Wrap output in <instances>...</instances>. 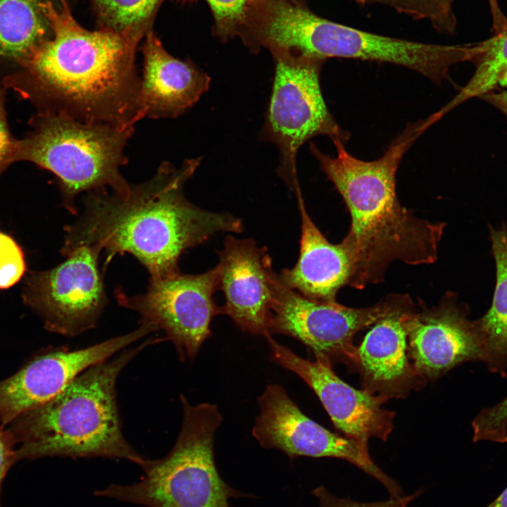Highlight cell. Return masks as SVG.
Here are the masks:
<instances>
[{"mask_svg":"<svg viewBox=\"0 0 507 507\" xmlns=\"http://www.w3.org/2000/svg\"><path fill=\"white\" fill-rule=\"evenodd\" d=\"M46 2L51 36L1 84L39 112L84 123L134 129L146 116L135 58L143 36L106 28L88 30L65 0Z\"/></svg>","mask_w":507,"mask_h":507,"instance_id":"cell-1","label":"cell"},{"mask_svg":"<svg viewBox=\"0 0 507 507\" xmlns=\"http://www.w3.org/2000/svg\"><path fill=\"white\" fill-rule=\"evenodd\" d=\"M199 161L185 160L180 168L163 161L151 178L126 194L87 193L82 214L65 227L62 256L93 246L104 251L106 268L115 255L130 254L148 270L149 280H157L180 271L187 249L220 232H243L240 218L201 208L184 196V186Z\"/></svg>","mask_w":507,"mask_h":507,"instance_id":"cell-2","label":"cell"},{"mask_svg":"<svg viewBox=\"0 0 507 507\" xmlns=\"http://www.w3.org/2000/svg\"><path fill=\"white\" fill-rule=\"evenodd\" d=\"M425 131L423 121L407 125L384 154L376 160L358 159L333 142L334 156L310 150L321 169L342 196L351 217L349 230L342 239L352 262L349 285L362 289L384 281L394 261L408 265L431 264L446 224L415 216L399 202L396 174L400 162L414 142Z\"/></svg>","mask_w":507,"mask_h":507,"instance_id":"cell-3","label":"cell"},{"mask_svg":"<svg viewBox=\"0 0 507 507\" xmlns=\"http://www.w3.org/2000/svg\"><path fill=\"white\" fill-rule=\"evenodd\" d=\"M165 341L153 337L115 357L95 364L73 379L56 396L11 423L18 461L42 457L126 460L143 468L149 459L139 453L122 432L116 382L127 365L149 346Z\"/></svg>","mask_w":507,"mask_h":507,"instance_id":"cell-4","label":"cell"},{"mask_svg":"<svg viewBox=\"0 0 507 507\" xmlns=\"http://www.w3.org/2000/svg\"><path fill=\"white\" fill-rule=\"evenodd\" d=\"M261 37L273 52L325 61L353 58L401 65L436 84L449 78L456 63L471 61L472 44H426L380 35L322 18L301 0H272L261 20Z\"/></svg>","mask_w":507,"mask_h":507,"instance_id":"cell-5","label":"cell"},{"mask_svg":"<svg viewBox=\"0 0 507 507\" xmlns=\"http://www.w3.org/2000/svg\"><path fill=\"white\" fill-rule=\"evenodd\" d=\"M31 130L18 139L16 161H28L53 173L63 204L77 213L75 198L82 192L126 194L130 184L120 168L127 163L124 149L134 129L120 130L106 124L84 123L69 117L37 111Z\"/></svg>","mask_w":507,"mask_h":507,"instance_id":"cell-6","label":"cell"},{"mask_svg":"<svg viewBox=\"0 0 507 507\" xmlns=\"http://www.w3.org/2000/svg\"><path fill=\"white\" fill-rule=\"evenodd\" d=\"M183 420L169 453L149 460L139 481L111 484L96 490V496L146 507H230L229 500L243 496L219 475L214 458V435L222 421L211 403L191 405L181 395Z\"/></svg>","mask_w":507,"mask_h":507,"instance_id":"cell-7","label":"cell"},{"mask_svg":"<svg viewBox=\"0 0 507 507\" xmlns=\"http://www.w3.org/2000/svg\"><path fill=\"white\" fill-rule=\"evenodd\" d=\"M273 56L275 72L263 135L277 146L279 175L292 189L299 184L296 158L303 143L318 135L344 142L348 134L323 99L319 77L324 61L284 53Z\"/></svg>","mask_w":507,"mask_h":507,"instance_id":"cell-8","label":"cell"},{"mask_svg":"<svg viewBox=\"0 0 507 507\" xmlns=\"http://www.w3.org/2000/svg\"><path fill=\"white\" fill-rule=\"evenodd\" d=\"M399 294H389L368 307H347L337 301L306 298L285 286L277 274L268 333L294 338L307 346L315 359L331 366L343 363L351 372L356 361L355 335L385 315Z\"/></svg>","mask_w":507,"mask_h":507,"instance_id":"cell-9","label":"cell"},{"mask_svg":"<svg viewBox=\"0 0 507 507\" xmlns=\"http://www.w3.org/2000/svg\"><path fill=\"white\" fill-rule=\"evenodd\" d=\"M217 266L197 275L180 271L149 280L146 292L129 296L119 287L114 292L119 306L136 311L139 324L151 323L165 334L180 361L193 359L211 334L213 317L223 314L213 298L218 289Z\"/></svg>","mask_w":507,"mask_h":507,"instance_id":"cell-10","label":"cell"},{"mask_svg":"<svg viewBox=\"0 0 507 507\" xmlns=\"http://www.w3.org/2000/svg\"><path fill=\"white\" fill-rule=\"evenodd\" d=\"M100 252L90 246H77L61 263L27 278L23 301L46 330L75 337L96 326L108 303L99 268Z\"/></svg>","mask_w":507,"mask_h":507,"instance_id":"cell-11","label":"cell"},{"mask_svg":"<svg viewBox=\"0 0 507 507\" xmlns=\"http://www.w3.org/2000/svg\"><path fill=\"white\" fill-rule=\"evenodd\" d=\"M260 413L252 434L265 449H278L289 458L306 456L345 460L380 482L391 496L401 487L371 459L368 446L325 428L306 415L280 385L268 384L258 397Z\"/></svg>","mask_w":507,"mask_h":507,"instance_id":"cell-12","label":"cell"},{"mask_svg":"<svg viewBox=\"0 0 507 507\" xmlns=\"http://www.w3.org/2000/svg\"><path fill=\"white\" fill-rule=\"evenodd\" d=\"M149 323L125 334L79 349L61 347L37 356L18 373L0 382V427L47 403L89 367L111 358L155 332Z\"/></svg>","mask_w":507,"mask_h":507,"instance_id":"cell-13","label":"cell"},{"mask_svg":"<svg viewBox=\"0 0 507 507\" xmlns=\"http://www.w3.org/2000/svg\"><path fill=\"white\" fill-rule=\"evenodd\" d=\"M470 308L446 292L436 306L419 300L408 323V356L416 372L436 380L467 362L483 361L482 336Z\"/></svg>","mask_w":507,"mask_h":507,"instance_id":"cell-14","label":"cell"},{"mask_svg":"<svg viewBox=\"0 0 507 507\" xmlns=\"http://www.w3.org/2000/svg\"><path fill=\"white\" fill-rule=\"evenodd\" d=\"M272 360L299 376L315 392L337 429L368 446V440L387 441L394 429V412L382 407L388 400L357 389L341 380L332 366L303 358L265 335Z\"/></svg>","mask_w":507,"mask_h":507,"instance_id":"cell-15","label":"cell"},{"mask_svg":"<svg viewBox=\"0 0 507 507\" xmlns=\"http://www.w3.org/2000/svg\"><path fill=\"white\" fill-rule=\"evenodd\" d=\"M418 304L400 294L394 307L373 324L356 346L351 372L358 373L362 389L387 400L404 399L423 389L427 380L414 369L408 356V323Z\"/></svg>","mask_w":507,"mask_h":507,"instance_id":"cell-16","label":"cell"},{"mask_svg":"<svg viewBox=\"0 0 507 507\" xmlns=\"http://www.w3.org/2000/svg\"><path fill=\"white\" fill-rule=\"evenodd\" d=\"M218 289L225 295L223 314L228 315L243 332L268 333L274 287L277 274L265 246L251 238L228 235L218 251Z\"/></svg>","mask_w":507,"mask_h":507,"instance_id":"cell-17","label":"cell"},{"mask_svg":"<svg viewBox=\"0 0 507 507\" xmlns=\"http://www.w3.org/2000/svg\"><path fill=\"white\" fill-rule=\"evenodd\" d=\"M141 92L146 116L175 118L193 106L210 86L209 76L168 54L150 30L142 47Z\"/></svg>","mask_w":507,"mask_h":507,"instance_id":"cell-18","label":"cell"},{"mask_svg":"<svg viewBox=\"0 0 507 507\" xmlns=\"http://www.w3.org/2000/svg\"><path fill=\"white\" fill-rule=\"evenodd\" d=\"M301 214L299 256L292 268L278 274L289 288L311 300L334 302L341 288L349 285L352 262L341 242L330 243L308 215L300 187L294 191Z\"/></svg>","mask_w":507,"mask_h":507,"instance_id":"cell-19","label":"cell"},{"mask_svg":"<svg viewBox=\"0 0 507 507\" xmlns=\"http://www.w3.org/2000/svg\"><path fill=\"white\" fill-rule=\"evenodd\" d=\"M46 1L0 0V70L4 72L3 78L17 71L51 36L46 14Z\"/></svg>","mask_w":507,"mask_h":507,"instance_id":"cell-20","label":"cell"},{"mask_svg":"<svg viewBox=\"0 0 507 507\" xmlns=\"http://www.w3.org/2000/svg\"><path fill=\"white\" fill-rule=\"evenodd\" d=\"M496 267V283L489 309L475 320L483 342V361L490 373L505 377L507 370V225H488Z\"/></svg>","mask_w":507,"mask_h":507,"instance_id":"cell-21","label":"cell"},{"mask_svg":"<svg viewBox=\"0 0 507 507\" xmlns=\"http://www.w3.org/2000/svg\"><path fill=\"white\" fill-rule=\"evenodd\" d=\"M479 44V54L472 61L475 72L468 83L441 108L444 114L467 100L497 89L500 77L507 70V24L501 32Z\"/></svg>","mask_w":507,"mask_h":507,"instance_id":"cell-22","label":"cell"},{"mask_svg":"<svg viewBox=\"0 0 507 507\" xmlns=\"http://www.w3.org/2000/svg\"><path fill=\"white\" fill-rule=\"evenodd\" d=\"M162 0H93L101 28L146 36Z\"/></svg>","mask_w":507,"mask_h":507,"instance_id":"cell-23","label":"cell"},{"mask_svg":"<svg viewBox=\"0 0 507 507\" xmlns=\"http://www.w3.org/2000/svg\"><path fill=\"white\" fill-rule=\"evenodd\" d=\"M361 4H379L392 8L415 20L428 21L444 35L456 32L457 19L453 11L456 0H353Z\"/></svg>","mask_w":507,"mask_h":507,"instance_id":"cell-24","label":"cell"},{"mask_svg":"<svg viewBox=\"0 0 507 507\" xmlns=\"http://www.w3.org/2000/svg\"><path fill=\"white\" fill-rule=\"evenodd\" d=\"M472 442H507V395L496 405L482 408L472 422Z\"/></svg>","mask_w":507,"mask_h":507,"instance_id":"cell-25","label":"cell"},{"mask_svg":"<svg viewBox=\"0 0 507 507\" xmlns=\"http://www.w3.org/2000/svg\"><path fill=\"white\" fill-rule=\"evenodd\" d=\"M253 0H207L215 20V31L223 39L236 35L245 9Z\"/></svg>","mask_w":507,"mask_h":507,"instance_id":"cell-26","label":"cell"},{"mask_svg":"<svg viewBox=\"0 0 507 507\" xmlns=\"http://www.w3.org/2000/svg\"><path fill=\"white\" fill-rule=\"evenodd\" d=\"M26 270L24 254L16 242L0 232V289L16 284Z\"/></svg>","mask_w":507,"mask_h":507,"instance_id":"cell-27","label":"cell"},{"mask_svg":"<svg viewBox=\"0 0 507 507\" xmlns=\"http://www.w3.org/2000/svg\"><path fill=\"white\" fill-rule=\"evenodd\" d=\"M422 490L406 496H391L384 501L363 503L353 501L348 498H339L330 493L324 486L320 485L312 492L317 498L320 507H407L415 498L420 496Z\"/></svg>","mask_w":507,"mask_h":507,"instance_id":"cell-28","label":"cell"},{"mask_svg":"<svg viewBox=\"0 0 507 507\" xmlns=\"http://www.w3.org/2000/svg\"><path fill=\"white\" fill-rule=\"evenodd\" d=\"M6 89L0 83V176L16 162L17 143L11 134L6 111Z\"/></svg>","mask_w":507,"mask_h":507,"instance_id":"cell-29","label":"cell"},{"mask_svg":"<svg viewBox=\"0 0 507 507\" xmlns=\"http://www.w3.org/2000/svg\"><path fill=\"white\" fill-rule=\"evenodd\" d=\"M15 444L10 432L0 427V507L4 480L13 464L18 461Z\"/></svg>","mask_w":507,"mask_h":507,"instance_id":"cell-30","label":"cell"},{"mask_svg":"<svg viewBox=\"0 0 507 507\" xmlns=\"http://www.w3.org/2000/svg\"><path fill=\"white\" fill-rule=\"evenodd\" d=\"M481 99L493 106L507 117V91L492 90L481 96Z\"/></svg>","mask_w":507,"mask_h":507,"instance_id":"cell-31","label":"cell"},{"mask_svg":"<svg viewBox=\"0 0 507 507\" xmlns=\"http://www.w3.org/2000/svg\"><path fill=\"white\" fill-rule=\"evenodd\" d=\"M492 19L493 34L501 32L507 24V18L499 7L498 0H487Z\"/></svg>","mask_w":507,"mask_h":507,"instance_id":"cell-32","label":"cell"},{"mask_svg":"<svg viewBox=\"0 0 507 507\" xmlns=\"http://www.w3.org/2000/svg\"><path fill=\"white\" fill-rule=\"evenodd\" d=\"M486 507H507V487Z\"/></svg>","mask_w":507,"mask_h":507,"instance_id":"cell-33","label":"cell"},{"mask_svg":"<svg viewBox=\"0 0 507 507\" xmlns=\"http://www.w3.org/2000/svg\"><path fill=\"white\" fill-rule=\"evenodd\" d=\"M502 85L507 88V70L503 73L499 79L498 85Z\"/></svg>","mask_w":507,"mask_h":507,"instance_id":"cell-34","label":"cell"}]
</instances>
